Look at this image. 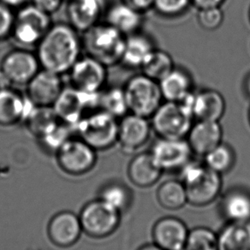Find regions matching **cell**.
I'll use <instances>...</instances> for the list:
<instances>
[{"label": "cell", "mask_w": 250, "mask_h": 250, "mask_svg": "<svg viewBox=\"0 0 250 250\" xmlns=\"http://www.w3.org/2000/svg\"><path fill=\"white\" fill-rule=\"evenodd\" d=\"M83 52L82 35L68 22L52 23L38 45L35 53L42 69L64 76Z\"/></svg>", "instance_id": "1"}, {"label": "cell", "mask_w": 250, "mask_h": 250, "mask_svg": "<svg viewBox=\"0 0 250 250\" xmlns=\"http://www.w3.org/2000/svg\"><path fill=\"white\" fill-rule=\"evenodd\" d=\"M179 171L190 205L199 208L209 205L222 191V175L211 170L204 162L192 159Z\"/></svg>", "instance_id": "2"}, {"label": "cell", "mask_w": 250, "mask_h": 250, "mask_svg": "<svg viewBox=\"0 0 250 250\" xmlns=\"http://www.w3.org/2000/svg\"><path fill=\"white\" fill-rule=\"evenodd\" d=\"M81 35L86 55L108 68L121 63L126 36L111 25L101 21Z\"/></svg>", "instance_id": "3"}, {"label": "cell", "mask_w": 250, "mask_h": 250, "mask_svg": "<svg viewBox=\"0 0 250 250\" xmlns=\"http://www.w3.org/2000/svg\"><path fill=\"white\" fill-rule=\"evenodd\" d=\"M118 118L101 109L84 116L75 128V136L97 152L110 149L118 144Z\"/></svg>", "instance_id": "4"}, {"label": "cell", "mask_w": 250, "mask_h": 250, "mask_svg": "<svg viewBox=\"0 0 250 250\" xmlns=\"http://www.w3.org/2000/svg\"><path fill=\"white\" fill-rule=\"evenodd\" d=\"M52 25L51 16L28 3L15 13L11 39L18 47H36Z\"/></svg>", "instance_id": "5"}, {"label": "cell", "mask_w": 250, "mask_h": 250, "mask_svg": "<svg viewBox=\"0 0 250 250\" xmlns=\"http://www.w3.org/2000/svg\"><path fill=\"white\" fill-rule=\"evenodd\" d=\"M129 112L149 118L164 101L159 82L143 73L129 77L124 86Z\"/></svg>", "instance_id": "6"}, {"label": "cell", "mask_w": 250, "mask_h": 250, "mask_svg": "<svg viewBox=\"0 0 250 250\" xmlns=\"http://www.w3.org/2000/svg\"><path fill=\"white\" fill-rule=\"evenodd\" d=\"M194 118L179 102L164 101L150 118L153 132L159 138L185 139Z\"/></svg>", "instance_id": "7"}, {"label": "cell", "mask_w": 250, "mask_h": 250, "mask_svg": "<svg viewBox=\"0 0 250 250\" xmlns=\"http://www.w3.org/2000/svg\"><path fill=\"white\" fill-rule=\"evenodd\" d=\"M78 215L83 234L93 239L111 236L121 223V213L98 197L87 202Z\"/></svg>", "instance_id": "8"}, {"label": "cell", "mask_w": 250, "mask_h": 250, "mask_svg": "<svg viewBox=\"0 0 250 250\" xmlns=\"http://www.w3.org/2000/svg\"><path fill=\"white\" fill-rule=\"evenodd\" d=\"M97 151L80 137L73 136L56 151L59 169L71 177H82L94 170L98 161Z\"/></svg>", "instance_id": "9"}, {"label": "cell", "mask_w": 250, "mask_h": 250, "mask_svg": "<svg viewBox=\"0 0 250 250\" xmlns=\"http://www.w3.org/2000/svg\"><path fill=\"white\" fill-rule=\"evenodd\" d=\"M100 93H85L65 86L52 105L60 121L75 128L84 116L100 109Z\"/></svg>", "instance_id": "10"}, {"label": "cell", "mask_w": 250, "mask_h": 250, "mask_svg": "<svg viewBox=\"0 0 250 250\" xmlns=\"http://www.w3.org/2000/svg\"><path fill=\"white\" fill-rule=\"evenodd\" d=\"M42 69L35 52L30 49L17 47L6 52L0 61V70L11 84L25 87Z\"/></svg>", "instance_id": "11"}, {"label": "cell", "mask_w": 250, "mask_h": 250, "mask_svg": "<svg viewBox=\"0 0 250 250\" xmlns=\"http://www.w3.org/2000/svg\"><path fill=\"white\" fill-rule=\"evenodd\" d=\"M69 85L85 93H100L106 87L108 67L90 56H82L67 73Z\"/></svg>", "instance_id": "12"}, {"label": "cell", "mask_w": 250, "mask_h": 250, "mask_svg": "<svg viewBox=\"0 0 250 250\" xmlns=\"http://www.w3.org/2000/svg\"><path fill=\"white\" fill-rule=\"evenodd\" d=\"M150 153L164 172L179 171L194 155L186 138L169 139L158 137Z\"/></svg>", "instance_id": "13"}, {"label": "cell", "mask_w": 250, "mask_h": 250, "mask_svg": "<svg viewBox=\"0 0 250 250\" xmlns=\"http://www.w3.org/2000/svg\"><path fill=\"white\" fill-rule=\"evenodd\" d=\"M153 132L149 118L129 112L118 119V144L127 153L141 149Z\"/></svg>", "instance_id": "14"}, {"label": "cell", "mask_w": 250, "mask_h": 250, "mask_svg": "<svg viewBox=\"0 0 250 250\" xmlns=\"http://www.w3.org/2000/svg\"><path fill=\"white\" fill-rule=\"evenodd\" d=\"M47 236L50 242L59 249L75 246L83 234L79 215L64 210L57 212L49 220Z\"/></svg>", "instance_id": "15"}, {"label": "cell", "mask_w": 250, "mask_h": 250, "mask_svg": "<svg viewBox=\"0 0 250 250\" xmlns=\"http://www.w3.org/2000/svg\"><path fill=\"white\" fill-rule=\"evenodd\" d=\"M65 85L62 76L41 69L25 87V94L36 106H52Z\"/></svg>", "instance_id": "16"}, {"label": "cell", "mask_w": 250, "mask_h": 250, "mask_svg": "<svg viewBox=\"0 0 250 250\" xmlns=\"http://www.w3.org/2000/svg\"><path fill=\"white\" fill-rule=\"evenodd\" d=\"M107 7V0H70L66 8L67 22L83 34L101 22Z\"/></svg>", "instance_id": "17"}, {"label": "cell", "mask_w": 250, "mask_h": 250, "mask_svg": "<svg viewBox=\"0 0 250 250\" xmlns=\"http://www.w3.org/2000/svg\"><path fill=\"white\" fill-rule=\"evenodd\" d=\"M188 229L177 217L168 216L159 219L152 230L153 243L164 250H181L185 248Z\"/></svg>", "instance_id": "18"}, {"label": "cell", "mask_w": 250, "mask_h": 250, "mask_svg": "<svg viewBox=\"0 0 250 250\" xmlns=\"http://www.w3.org/2000/svg\"><path fill=\"white\" fill-rule=\"evenodd\" d=\"M33 106L26 94L14 87L0 91V126L7 128L23 123Z\"/></svg>", "instance_id": "19"}, {"label": "cell", "mask_w": 250, "mask_h": 250, "mask_svg": "<svg viewBox=\"0 0 250 250\" xmlns=\"http://www.w3.org/2000/svg\"><path fill=\"white\" fill-rule=\"evenodd\" d=\"M186 139L194 154L204 157L222 143V126L219 122L196 120Z\"/></svg>", "instance_id": "20"}, {"label": "cell", "mask_w": 250, "mask_h": 250, "mask_svg": "<svg viewBox=\"0 0 250 250\" xmlns=\"http://www.w3.org/2000/svg\"><path fill=\"white\" fill-rule=\"evenodd\" d=\"M192 111L195 120L219 122L226 113V100L220 92L212 88L195 91Z\"/></svg>", "instance_id": "21"}, {"label": "cell", "mask_w": 250, "mask_h": 250, "mask_svg": "<svg viewBox=\"0 0 250 250\" xmlns=\"http://www.w3.org/2000/svg\"><path fill=\"white\" fill-rule=\"evenodd\" d=\"M164 171L150 152L139 153L133 157L128 166L127 175L136 187H152L158 183Z\"/></svg>", "instance_id": "22"}, {"label": "cell", "mask_w": 250, "mask_h": 250, "mask_svg": "<svg viewBox=\"0 0 250 250\" xmlns=\"http://www.w3.org/2000/svg\"><path fill=\"white\" fill-rule=\"evenodd\" d=\"M220 212L228 222H250V192L243 188H233L223 195Z\"/></svg>", "instance_id": "23"}, {"label": "cell", "mask_w": 250, "mask_h": 250, "mask_svg": "<svg viewBox=\"0 0 250 250\" xmlns=\"http://www.w3.org/2000/svg\"><path fill=\"white\" fill-rule=\"evenodd\" d=\"M104 19V22L125 36L141 31L144 21L143 14L122 1L108 6Z\"/></svg>", "instance_id": "24"}, {"label": "cell", "mask_w": 250, "mask_h": 250, "mask_svg": "<svg viewBox=\"0 0 250 250\" xmlns=\"http://www.w3.org/2000/svg\"><path fill=\"white\" fill-rule=\"evenodd\" d=\"M155 48L153 40L145 33L138 31L127 35L121 63L129 69H141Z\"/></svg>", "instance_id": "25"}, {"label": "cell", "mask_w": 250, "mask_h": 250, "mask_svg": "<svg viewBox=\"0 0 250 250\" xmlns=\"http://www.w3.org/2000/svg\"><path fill=\"white\" fill-rule=\"evenodd\" d=\"M159 84L164 101L178 102L195 90L191 75L181 67H175Z\"/></svg>", "instance_id": "26"}, {"label": "cell", "mask_w": 250, "mask_h": 250, "mask_svg": "<svg viewBox=\"0 0 250 250\" xmlns=\"http://www.w3.org/2000/svg\"><path fill=\"white\" fill-rule=\"evenodd\" d=\"M218 250H250V222H228L218 233Z\"/></svg>", "instance_id": "27"}, {"label": "cell", "mask_w": 250, "mask_h": 250, "mask_svg": "<svg viewBox=\"0 0 250 250\" xmlns=\"http://www.w3.org/2000/svg\"><path fill=\"white\" fill-rule=\"evenodd\" d=\"M97 197L121 214L132 205V191L121 181L106 182L100 188Z\"/></svg>", "instance_id": "28"}, {"label": "cell", "mask_w": 250, "mask_h": 250, "mask_svg": "<svg viewBox=\"0 0 250 250\" xmlns=\"http://www.w3.org/2000/svg\"><path fill=\"white\" fill-rule=\"evenodd\" d=\"M157 201L163 208L178 210L188 203L187 192L182 181L167 180L157 189Z\"/></svg>", "instance_id": "29"}, {"label": "cell", "mask_w": 250, "mask_h": 250, "mask_svg": "<svg viewBox=\"0 0 250 250\" xmlns=\"http://www.w3.org/2000/svg\"><path fill=\"white\" fill-rule=\"evenodd\" d=\"M100 109L120 119L129 113L124 87H105L100 94Z\"/></svg>", "instance_id": "30"}, {"label": "cell", "mask_w": 250, "mask_h": 250, "mask_svg": "<svg viewBox=\"0 0 250 250\" xmlns=\"http://www.w3.org/2000/svg\"><path fill=\"white\" fill-rule=\"evenodd\" d=\"M176 67L172 57L169 52L155 48L141 68L142 73L156 82L170 73Z\"/></svg>", "instance_id": "31"}, {"label": "cell", "mask_w": 250, "mask_h": 250, "mask_svg": "<svg viewBox=\"0 0 250 250\" xmlns=\"http://www.w3.org/2000/svg\"><path fill=\"white\" fill-rule=\"evenodd\" d=\"M59 120L52 106L34 105L23 123L28 132L39 138Z\"/></svg>", "instance_id": "32"}, {"label": "cell", "mask_w": 250, "mask_h": 250, "mask_svg": "<svg viewBox=\"0 0 250 250\" xmlns=\"http://www.w3.org/2000/svg\"><path fill=\"white\" fill-rule=\"evenodd\" d=\"M203 158L206 166L220 175L228 173L232 170L236 160V153L232 146L223 142Z\"/></svg>", "instance_id": "33"}, {"label": "cell", "mask_w": 250, "mask_h": 250, "mask_svg": "<svg viewBox=\"0 0 250 250\" xmlns=\"http://www.w3.org/2000/svg\"><path fill=\"white\" fill-rule=\"evenodd\" d=\"M74 135L75 131L72 127L59 120L37 139L45 149L55 153L56 151Z\"/></svg>", "instance_id": "34"}, {"label": "cell", "mask_w": 250, "mask_h": 250, "mask_svg": "<svg viewBox=\"0 0 250 250\" xmlns=\"http://www.w3.org/2000/svg\"><path fill=\"white\" fill-rule=\"evenodd\" d=\"M187 250H218V234L204 226H198L188 231L185 245Z\"/></svg>", "instance_id": "35"}, {"label": "cell", "mask_w": 250, "mask_h": 250, "mask_svg": "<svg viewBox=\"0 0 250 250\" xmlns=\"http://www.w3.org/2000/svg\"><path fill=\"white\" fill-rule=\"evenodd\" d=\"M192 0H154L153 9L161 17L178 18L191 7Z\"/></svg>", "instance_id": "36"}, {"label": "cell", "mask_w": 250, "mask_h": 250, "mask_svg": "<svg viewBox=\"0 0 250 250\" xmlns=\"http://www.w3.org/2000/svg\"><path fill=\"white\" fill-rule=\"evenodd\" d=\"M225 15L221 7L200 9L197 13V22L201 28L207 31H214L221 27Z\"/></svg>", "instance_id": "37"}, {"label": "cell", "mask_w": 250, "mask_h": 250, "mask_svg": "<svg viewBox=\"0 0 250 250\" xmlns=\"http://www.w3.org/2000/svg\"><path fill=\"white\" fill-rule=\"evenodd\" d=\"M14 21V11L0 2V42L11 38Z\"/></svg>", "instance_id": "38"}, {"label": "cell", "mask_w": 250, "mask_h": 250, "mask_svg": "<svg viewBox=\"0 0 250 250\" xmlns=\"http://www.w3.org/2000/svg\"><path fill=\"white\" fill-rule=\"evenodd\" d=\"M64 0H31L30 3L45 14L52 17L62 7Z\"/></svg>", "instance_id": "39"}, {"label": "cell", "mask_w": 250, "mask_h": 250, "mask_svg": "<svg viewBox=\"0 0 250 250\" xmlns=\"http://www.w3.org/2000/svg\"><path fill=\"white\" fill-rule=\"evenodd\" d=\"M123 3L129 5V7L145 14L147 11L153 9L154 0H120Z\"/></svg>", "instance_id": "40"}, {"label": "cell", "mask_w": 250, "mask_h": 250, "mask_svg": "<svg viewBox=\"0 0 250 250\" xmlns=\"http://www.w3.org/2000/svg\"><path fill=\"white\" fill-rule=\"evenodd\" d=\"M226 0H192V4L197 10L205 8L221 7Z\"/></svg>", "instance_id": "41"}, {"label": "cell", "mask_w": 250, "mask_h": 250, "mask_svg": "<svg viewBox=\"0 0 250 250\" xmlns=\"http://www.w3.org/2000/svg\"><path fill=\"white\" fill-rule=\"evenodd\" d=\"M31 0H0L1 3H3L4 5H6L9 8L14 10H18L20 8L24 6L28 3H30Z\"/></svg>", "instance_id": "42"}, {"label": "cell", "mask_w": 250, "mask_h": 250, "mask_svg": "<svg viewBox=\"0 0 250 250\" xmlns=\"http://www.w3.org/2000/svg\"><path fill=\"white\" fill-rule=\"evenodd\" d=\"M13 87L8 77L4 75V72L0 70V91L7 89L10 87Z\"/></svg>", "instance_id": "43"}, {"label": "cell", "mask_w": 250, "mask_h": 250, "mask_svg": "<svg viewBox=\"0 0 250 250\" xmlns=\"http://www.w3.org/2000/svg\"><path fill=\"white\" fill-rule=\"evenodd\" d=\"M243 88H244V92L247 95V97L250 99V73L247 75L245 77V80L243 83Z\"/></svg>", "instance_id": "44"}, {"label": "cell", "mask_w": 250, "mask_h": 250, "mask_svg": "<svg viewBox=\"0 0 250 250\" xmlns=\"http://www.w3.org/2000/svg\"><path fill=\"white\" fill-rule=\"evenodd\" d=\"M137 250H164L160 248L159 246H157L155 243H147L145 245H143L142 247H140L139 249Z\"/></svg>", "instance_id": "45"}, {"label": "cell", "mask_w": 250, "mask_h": 250, "mask_svg": "<svg viewBox=\"0 0 250 250\" xmlns=\"http://www.w3.org/2000/svg\"><path fill=\"white\" fill-rule=\"evenodd\" d=\"M249 122H250V110H249Z\"/></svg>", "instance_id": "46"}, {"label": "cell", "mask_w": 250, "mask_h": 250, "mask_svg": "<svg viewBox=\"0 0 250 250\" xmlns=\"http://www.w3.org/2000/svg\"><path fill=\"white\" fill-rule=\"evenodd\" d=\"M249 16H250V13H249Z\"/></svg>", "instance_id": "47"}, {"label": "cell", "mask_w": 250, "mask_h": 250, "mask_svg": "<svg viewBox=\"0 0 250 250\" xmlns=\"http://www.w3.org/2000/svg\"><path fill=\"white\" fill-rule=\"evenodd\" d=\"M186 250V249H185V248H184V249H183V250Z\"/></svg>", "instance_id": "48"}, {"label": "cell", "mask_w": 250, "mask_h": 250, "mask_svg": "<svg viewBox=\"0 0 250 250\" xmlns=\"http://www.w3.org/2000/svg\"><path fill=\"white\" fill-rule=\"evenodd\" d=\"M67 2H68V1H70V0H66Z\"/></svg>", "instance_id": "49"}]
</instances>
